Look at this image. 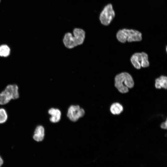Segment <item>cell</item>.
<instances>
[{
	"instance_id": "6da1fadb",
	"label": "cell",
	"mask_w": 167,
	"mask_h": 167,
	"mask_svg": "<svg viewBox=\"0 0 167 167\" xmlns=\"http://www.w3.org/2000/svg\"><path fill=\"white\" fill-rule=\"evenodd\" d=\"M73 36L71 33L67 32L62 39L63 44L69 49L82 45L85 39V32L82 29L75 28L73 31Z\"/></svg>"
},
{
	"instance_id": "7a4b0ae2",
	"label": "cell",
	"mask_w": 167,
	"mask_h": 167,
	"mask_svg": "<svg viewBox=\"0 0 167 167\" xmlns=\"http://www.w3.org/2000/svg\"><path fill=\"white\" fill-rule=\"evenodd\" d=\"M134 84L132 77L127 72L121 73L116 75L115 78V86L121 93L128 92L129 88H132Z\"/></svg>"
},
{
	"instance_id": "3957f363",
	"label": "cell",
	"mask_w": 167,
	"mask_h": 167,
	"mask_svg": "<svg viewBox=\"0 0 167 167\" xmlns=\"http://www.w3.org/2000/svg\"><path fill=\"white\" fill-rule=\"evenodd\" d=\"M142 34L139 31L132 29L124 28L119 30L117 32L116 37L120 42L124 43L140 41L142 40Z\"/></svg>"
},
{
	"instance_id": "277c9868",
	"label": "cell",
	"mask_w": 167,
	"mask_h": 167,
	"mask_svg": "<svg viewBox=\"0 0 167 167\" xmlns=\"http://www.w3.org/2000/svg\"><path fill=\"white\" fill-rule=\"evenodd\" d=\"M131 61L134 67L137 69L141 67H146L149 65L148 54L144 53H136L133 54L131 58Z\"/></svg>"
},
{
	"instance_id": "5b68a950",
	"label": "cell",
	"mask_w": 167,
	"mask_h": 167,
	"mask_svg": "<svg viewBox=\"0 0 167 167\" xmlns=\"http://www.w3.org/2000/svg\"><path fill=\"white\" fill-rule=\"evenodd\" d=\"M115 15L112 5L110 3L108 4L100 14L99 19L101 23L104 25H108L114 18Z\"/></svg>"
},
{
	"instance_id": "8992f818",
	"label": "cell",
	"mask_w": 167,
	"mask_h": 167,
	"mask_svg": "<svg viewBox=\"0 0 167 167\" xmlns=\"http://www.w3.org/2000/svg\"><path fill=\"white\" fill-rule=\"evenodd\" d=\"M84 113V109L79 105H71L68 109L67 116L71 120L75 122L83 116Z\"/></svg>"
},
{
	"instance_id": "52a82bcc",
	"label": "cell",
	"mask_w": 167,
	"mask_h": 167,
	"mask_svg": "<svg viewBox=\"0 0 167 167\" xmlns=\"http://www.w3.org/2000/svg\"><path fill=\"white\" fill-rule=\"evenodd\" d=\"M18 86L15 84L7 85L3 91L11 100L18 99L19 97Z\"/></svg>"
},
{
	"instance_id": "ba28073f",
	"label": "cell",
	"mask_w": 167,
	"mask_h": 167,
	"mask_svg": "<svg viewBox=\"0 0 167 167\" xmlns=\"http://www.w3.org/2000/svg\"><path fill=\"white\" fill-rule=\"evenodd\" d=\"M45 135V130L44 127L41 125L37 126L35 129L33 138L37 142L43 140Z\"/></svg>"
},
{
	"instance_id": "9c48e42d",
	"label": "cell",
	"mask_w": 167,
	"mask_h": 167,
	"mask_svg": "<svg viewBox=\"0 0 167 167\" xmlns=\"http://www.w3.org/2000/svg\"><path fill=\"white\" fill-rule=\"evenodd\" d=\"M49 113L51 115L50 118V121L54 123L58 122L61 118V113L60 111L58 109L51 108L48 111Z\"/></svg>"
},
{
	"instance_id": "30bf717a",
	"label": "cell",
	"mask_w": 167,
	"mask_h": 167,
	"mask_svg": "<svg viewBox=\"0 0 167 167\" xmlns=\"http://www.w3.org/2000/svg\"><path fill=\"white\" fill-rule=\"evenodd\" d=\"M155 87L156 88H167V78L166 76L162 75L155 80Z\"/></svg>"
},
{
	"instance_id": "8fae6325",
	"label": "cell",
	"mask_w": 167,
	"mask_h": 167,
	"mask_svg": "<svg viewBox=\"0 0 167 167\" xmlns=\"http://www.w3.org/2000/svg\"><path fill=\"white\" fill-rule=\"evenodd\" d=\"M123 110V106L118 103L117 102L113 104L110 107V112L114 115L120 114Z\"/></svg>"
},
{
	"instance_id": "7c38bea8",
	"label": "cell",
	"mask_w": 167,
	"mask_h": 167,
	"mask_svg": "<svg viewBox=\"0 0 167 167\" xmlns=\"http://www.w3.org/2000/svg\"><path fill=\"white\" fill-rule=\"evenodd\" d=\"M11 99L3 91L0 93V105H4L8 104Z\"/></svg>"
},
{
	"instance_id": "4fadbf2b",
	"label": "cell",
	"mask_w": 167,
	"mask_h": 167,
	"mask_svg": "<svg viewBox=\"0 0 167 167\" xmlns=\"http://www.w3.org/2000/svg\"><path fill=\"white\" fill-rule=\"evenodd\" d=\"M10 53V49L6 45H2L0 46V56L3 57L8 56Z\"/></svg>"
},
{
	"instance_id": "5bb4252c",
	"label": "cell",
	"mask_w": 167,
	"mask_h": 167,
	"mask_svg": "<svg viewBox=\"0 0 167 167\" xmlns=\"http://www.w3.org/2000/svg\"><path fill=\"white\" fill-rule=\"evenodd\" d=\"M8 114L6 110L3 108H0V124L5 123L8 119Z\"/></svg>"
},
{
	"instance_id": "9a60e30c",
	"label": "cell",
	"mask_w": 167,
	"mask_h": 167,
	"mask_svg": "<svg viewBox=\"0 0 167 167\" xmlns=\"http://www.w3.org/2000/svg\"><path fill=\"white\" fill-rule=\"evenodd\" d=\"M167 120H166L165 122L162 123L161 124V128L165 129H167Z\"/></svg>"
},
{
	"instance_id": "2e32d148",
	"label": "cell",
	"mask_w": 167,
	"mask_h": 167,
	"mask_svg": "<svg viewBox=\"0 0 167 167\" xmlns=\"http://www.w3.org/2000/svg\"><path fill=\"white\" fill-rule=\"evenodd\" d=\"M3 163V160L0 156V167L2 165Z\"/></svg>"
},
{
	"instance_id": "e0dca14e",
	"label": "cell",
	"mask_w": 167,
	"mask_h": 167,
	"mask_svg": "<svg viewBox=\"0 0 167 167\" xmlns=\"http://www.w3.org/2000/svg\"><path fill=\"white\" fill-rule=\"evenodd\" d=\"M0 2H1V0H0Z\"/></svg>"
}]
</instances>
